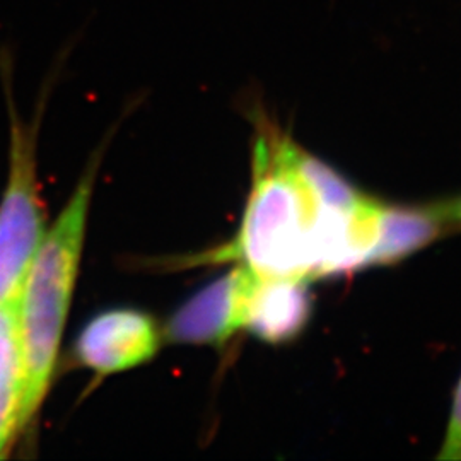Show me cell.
Returning <instances> with one entry per match:
<instances>
[{
    "mask_svg": "<svg viewBox=\"0 0 461 461\" xmlns=\"http://www.w3.org/2000/svg\"><path fill=\"white\" fill-rule=\"evenodd\" d=\"M449 230L434 203L422 207H402L379 202L373 241L369 251L371 265L400 262L415 251L429 247Z\"/></svg>",
    "mask_w": 461,
    "mask_h": 461,
    "instance_id": "cell-7",
    "label": "cell"
},
{
    "mask_svg": "<svg viewBox=\"0 0 461 461\" xmlns=\"http://www.w3.org/2000/svg\"><path fill=\"white\" fill-rule=\"evenodd\" d=\"M96 169L98 163L87 169L64 211L45 232L17 296V325L24 361V426L49 393L57 366L83 255Z\"/></svg>",
    "mask_w": 461,
    "mask_h": 461,
    "instance_id": "cell-2",
    "label": "cell"
},
{
    "mask_svg": "<svg viewBox=\"0 0 461 461\" xmlns=\"http://www.w3.org/2000/svg\"><path fill=\"white\" fill-rule=\"evenodd\" d=\"M438 214L443 217L449 230H461V194L434 203Z\"/></svg>",
    "mask_w": 461,
    "mask_h": 461,
    "instance_id": "cell-10",
    "label": "cell"
},
{
    "mask_svg": "<svg viewBox=\"0 0 461 461\" xmlns=\"http://www.w3.org/2000/svg\"><path fill=\"white\" fill-rule=\"evenodd\" d=\"M312 303L310 280L262 277L251 272L243 306V329L270 344L293 340L308 325Z\"/></svg>",
    "mask_w": 461,
    "mask_h": 461,
    "instance_id": "cell-6",
    "label": "cell"
},
{
    "mask_svg": "<svg viewBox=\"0 0 461 461\" xmlns=\"http://www.w3.org/2000/svg\"><path fill=\"white\" fill-rule=\"evenodd\" d=\"M251 272L238 265L190 297L166 325L175 344L222 346L243 329V306Z\"/></svg>",
    "mask_w": 461,
    "mask_h": 461,
    "instance_id": "cell-5",
    "label": "cell"
},
{
    "mask_svg": "<svg viewBox=\"0 0 461 461\" xmlns=\"http://www.w3.org/2000/svg\"><path fill=\"white\" fill-rule=\"evenodd\" d=\"M253 183L236 238L217 253L262 277L312 280L369 267L378 200L356 211L327 205L303 178L296 144L255 116Z\"/></svg>",
    "mask_w": 461,
    "mask_h": 461,
    "instance_id": "cell-1",
    "label": "cell"
},
{
    "mask_svg": "<svg viewBox=\"0 0 461 461\" xmlns=\"http://www.w3.org/2000/svg\"><path fill=\"white\" fill-rule=\"evenodd\" d=\"M11 51L0 50V74L11 112L9 176L0 200V304L16 303L47 232L36 178V125L17 116L11 98Z\"/></svg>",
    "mask_w": 461,
    "mask_h": 461,
    "instance_id": "cell-3",
    "label": "cell"
},
{
    "mask_svg": "<svg viewBox=\"0 0 461 461\" xmlns=\"http://www.w3.org/2000/svg\"><path fill=\"white\" fill-rule=\"evenodd\" d=\"M23 402L24 361L16 303L0 304V456L24 426Z\"/></svg>",
    "mask_w": 461,
    "mask_h": 461,
    "instance_id": "cell-8",
    "label": "cell"
},
{
    "mask_svg": "<svg viewBox=\"0 0 461 461\" xmlns=\"http://www.w3.org/2000/svg\"><path fill=\"white\" fill-rule=\"evenodd\" d=\"M161 344L152 316L137 310H112L95 316L76 342L77 361L101 376L150 361Z\"/></svg>",
    "mask_w": 461,
    "mask_h": 461,
    "instance_id": "cell-4",
    "label": "cell"
},
{
    "mask_svg": "<svg viewBox=\"0 0 461 461\" xmlns=\"http://www.w3.org/2000/svg\"><path fill=\"white\" fill-rule=\"evenodd\" d=\"M436 458L443 461H461V376L453 392L445 441L439 447Z\"/></svg>",
    "mask_w": 461,
    "mask_h": 461,
    "instance_id": "cell-9",
    "label": "cell"
}]
</instances>
